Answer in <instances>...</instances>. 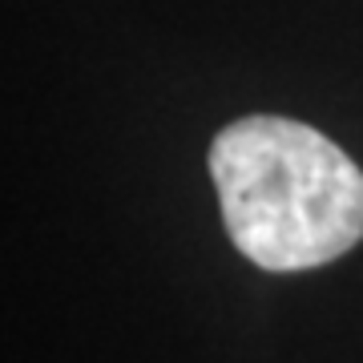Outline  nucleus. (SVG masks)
I'll use <instances>...</instances> for the list:
<instances>
[{"instance_id":"1","label":"nucleus","mask_w":363,"mask_h":363,"mask_svg":"<svg viewBox=\"0 0 363 363\" xmlns=\"http://www.w3.org/2000/svg\"><path fill=\"white\" fill-rule=\"evenodd\" d=\"M230 242L262 271H311L363 238V169L295 117H242L210 145Z\"/></svg>"}]
</instances>
